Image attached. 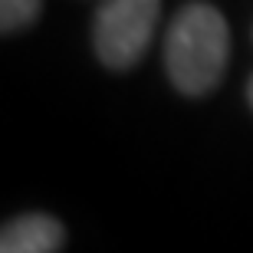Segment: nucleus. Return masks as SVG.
I'll use <instances>...</instances> for the list:
<instances>
[{
	"label": "nucleus",
	"instance_id": "2",
	"mask_svg": "<svg viewBox=\"0 0 253 253\" xmlns=\"http://www.w3.org/2000/svg\"><path fill=\"white\" fill-rule=\"evenodd\" d=\"M161 0H105L92 20V46L109 69H131L158 27Z\"/></svg>",
	"mask_w": 253,
	"mask_h": 253
},
{
	"label": "nucleus",
	"instance_id": "4",
	"mask_svg": "<svg viewBox=\"0 0 253 253\" xmlns=\"http://www.w3.org/2000/svg\"><path fill=\"white\" fill-rule=\"evenodd\" d=\"M43 0H0V30L3 33H17L27 30L40 17Z\"/></svg>",
	"mask_w": 253,
	"mask_h": 253
},
{
	"label": "nucleus",
	"instance_id": "1",
	"mask_svg": "<svg viewBox=\"0 0 253 253\" xmlns=\"http://www.w3.org/2000/svg\"><path fill=\"white\" fill-rule=\"evenodd\" d=\"M230 56V30L211 3H188L165 33V69L184 95H207Z\"/></svg>",
	"mask_w": 253,
	"mask_h": 253
},
{
	"label": "nucleus",
	"instance_id": "5",
	"mask_svg": "<svg viewBox=\"0 0 253 253\" xmlns=\"http://www.w3.org/2000/svg\"><path fill=\"white\" fill-rule=\"evenodd\" d=\"M247 99H250V105H253V79H250V85H247Z\"/></svg>",
	"mask_w": 253,
	"mask_h": 253
},
{
	"label": "nucleus",
	"instance_id": "3",
	"mask_svg": "<svg viewBox=\"0 0 253 253\" xmlns=\"http://www.w3.org/2000/svg\"><path fill=\"white\" fill-rule=\"evenodd\" d=\"M66 240V230L49 214H23L7 220L0 234V253H56Z\"/></svg>",
	"mask_w": 253,
	"mask_h": 253
}]
</instances>
